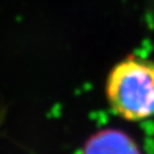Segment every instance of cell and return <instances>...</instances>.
<instances>
[{
	"mask_svg": "<svg viewBox=\"0 0 154 154\" xmlns=\"http://www.w3.org/2000/svg\"><path fill=\"white\" fill-rule=\"evenodd\" d=\"M105 94L111 109L128 121L154 116V61L128 56L110 71Z\"/></svg>",
	"mask_w": 154,
	"mask_h": 154,
	"instance_id": "obj_1",
	"label": "cell"
},
{
	"mask_svg": "<svg viewBox=\"0 0 154 154\" xmlns=\"http://www.w3.org/2000/svg\"><path fill=\"white\" fill-rule=\"evenodd\" d=\"M81 154H142L136 142L118 129H104L85 143Z\"/></svg>",
	"mask_w": 154,
	"mask_h": 154,
	"instance_id": "obj_2",
	"label": "cell"
}]
</instances>
